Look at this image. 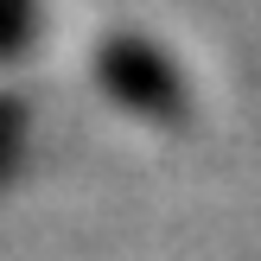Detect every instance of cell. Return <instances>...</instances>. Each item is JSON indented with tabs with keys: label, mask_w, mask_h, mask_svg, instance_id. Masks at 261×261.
<instances>
[{
	"label": "cell",
	"mask_w": 261,
	"mask_h": 261,
	"mask_svg": "<svg viewBox=\"0 0 261 261\" xmlns=\"http://www.w3.org/2000/svg\"><path fill=\"white\" fill-rule=\"evenodd\" d=\"M96 76L127 115H147V121H185V83L166 64V51L140 45V38H109L96 51Z\"/></svg>",
	"instance_id": "1"
},
{
	"label": "cell",
	"mask_w": 261,
	"mask_h": 261,
	"mask_svg": "<svg viewBox=\"0 0 261 261\" xmlns=\"http://www.w3.org/2000/svg\"><path fill=\"white\" fill-rule=\"evenodd\" d=\"M25 32H32V0H0V58H13Z\"/></svg>",
	"instance_id": "2"
},
{
	"label": "cell",
	"mask_w": 261,
	"mask_h": 261,
	"mask_svg": "<svg viewBox=\"0 0 261 261\" xmlns=\"http://www.w3.org/2000/svg\"><path fill=\"white\" fill-rule=\"evenodd\" d=\"M13 153H19V109L0 102V178L13 172Z\"/></svg>",
	"instance_id": "3"
}]
</instances>
